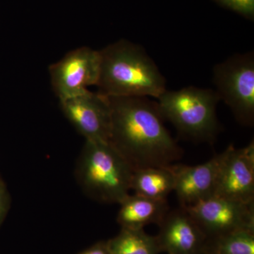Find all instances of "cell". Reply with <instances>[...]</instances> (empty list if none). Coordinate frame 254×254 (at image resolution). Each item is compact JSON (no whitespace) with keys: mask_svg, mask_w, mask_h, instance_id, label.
<instances>
[{"mask_svg":"<svg viewBox=\"0 0 254 254\" xmlns=\"http://www.w3.org/2000/svg\"><path fill=\"white\" fill-rule=\"evenodd\" d=\"M111 110L110 142L133 171L168 167L183 150L164 125L157 102L147 97H108Z\"/></svg>","mask_w":254,"mask_h":254,"instance_id":"obj_1","label":"cell"},{"mask_svg":"<svg viewBox=\"0 0 254 254\" xmlns=\"http://www.w3.org/2000/svg\"><path fill=\"white\" fill-rule=\"evenodd\" d=\"M99 51L101 94L158 98L166 91V79L141 46L123 39Z\"/></svg>","mask_w":254,"mask_h":254,"instance_id":"obj_2","label":"cell"},{"mask_svg":"<svg viewBox=\"0 0 254 254\" xmlns=\"http://www.w3.org/2000/svg\"><path fill=\"white\" fill-rule=\"evenodd\" d=\"M133 170L110 141L86 140L77 177L87 195L98 201L121 203L129 195Z\"/></svg>","mask_w":254,"mask_h":254,"instance_id":"obj_3","label":"cell"},{"mask_svg":"<svg viewBox=\"0 0 254 254\" xmlns=\"http://www.w3.org/2000/svg\"><path fill=\"white\" fill-rule=\"evenodd\" d=\"M159 110L182 137L212 143L220 131L216 108L220 101L215 90L188 86L166 90L158 97Z\"/></svg>","mask_w":254,"mask_h":254,"instance_id":"obj_4","label":"cell"},{"mask_svg":"<svg viewBox=\"0 0 254 254\" xmlns=\"http://www.w3.org/2000/svg\"><path fill=\"white\" fill-rule=\"evenodd\" d=\"M213 81L220 100L231 110L241 125L254 124V55L253 52L232 55L217 64Z\"/></svg>","mask_w":254,"mask_h":254,"instance_id":"obj_5","label":"cell"},{"mask_svg":"<svg viewBox=\"0 0 254 254\" xmlns=\"http://www.w3.org/2000/svg\"><path fill=\"white\" fill-rule=\"evenodd\" d=\"M99 50L81 47L68 52L49 66L52 87L61 100L73 98L97 86L99 79Z\"/></svg>","mask_w":254,"mask_h":254,"instance_id":"obj_6","label":"cell"},{"mask_svg":"<svg viewBox=\"0 0 254 254\" xmlns=\"http://www.w3.org/2000/svg\"><path fill=\"white\" fill-rule=\"evenodd\" d=\"M206 237L222 236L242 230H254V202L245 203L212 195L185 207Z\"/></svg>","mask_w":254,"mask_h":254,"instance_id":"obj_7","label":"cell"},{"mask_svg":"<svg viewBox=\"0 0 254 254\" xmlns=\"http://www.w3.org/2000/svg\"><path fill=\"white\" fill-rule=\"evenodd\" d=\"M214 195L245 203L254 202V143L245 148L229 145L220 153Z\"/></svg>","mask_w":254,"mask_h":254,"instance_id":"obj_8","label":"cell"},{"mask_svg":"<svg viewBox=\"0 0 254 254\" xmlns=\"http://www.w3.org/2000/svg\"><path fill=\"white\" fill-rule=\"evenodd\" d=\"M60 103L64 116L86 140L109 141L111 110L108 96L88 91Z\"/></svg>","mask_w":254,"mask_h":254,"instance_id":"obj_9","label":"cell"},{"mask_svg":"<svg viewBox=\"0 0 254 254\" xmlns=\"http://www.w3.org/2000/svg\"><path fill=\"white\" fill-rule=\"evenodd\" d=\"M157 237L162 251L169 254H203L206 235L185 207L169 210L158 224Z\"/></svg>","mask_w":254,"mask_h":254,"instance_id":"obj_10","label":"cell"},{"mask_svg":"<svg viewBox=\"0 0 254 254\" xmlns=\"http://www.w3.org/2000/svg\"><path fill=\"white\" fill-rule=\"evenodd\" d=\"M220 159L218 154L195 166L170 165L175 177L174 191L180 206H190L214 195Z\"/></svg>","mask_w":254,"mask_h":254,"instance_id":"obj_11","label":"cell"},{"mask_svg":"<svg viewBox=\"0 0 254 254\" xmlns=\"http://www.w3.org/2000/svg\"><path fill=\"white\" fill-rule=\"evenodd\" d=\"M118 221L123 228L139 230L161 222L169 210L168 200H157L139 195H128L122 202Z\"/></svg>","mask_w":254,"mask_h":254,"instance_id":"obj_12","label":"cell"},{"mask_svg":"<svg viewBox=\"0 0 254 254\" xmlns=\"http://www.w3.org/2000/svg\"><path fill=\"white\" fill-rule=\"evenodd\" d=\"M175 188L171 168L152 167L133 171L131 190L134 194L157 200H165Z\"/></svg>","mask_w":254,"mask_h":254,"instance_id":"obj_13","label":"cell"},{"mask_svg":"<svg viewBox=\"0 0 254 254\" xmlns=\"http://www.w3.org/2000/svg\"><path fill=\"white\" fill-rule=\"evenodd\" d=\"M106 246L110 254H158L162 251L157 237L147 235L143 229L123 228Z\"/></svg>","mask_w":254,"mask_h":254,"instance_id":"obj_14","label":"cell"},{"mask_svg":"<svg viewBox=\"0 0 254 254\" xmlns=\"http://www.w3.org/2000/svg\"><path fill=\"white\" fill-rule=\"evenodd\" d=\"M254 230H242L214 237L205 254H254Z\"/></svg>","mask_w":254,"mask_h":254,"instance_id":"obj_15","label":"cell"},{"mask_svg":"<svg viewBox=\"0 0 254 254\" xmlns=\"http://www.w3.org/2000/svg\"><path fill=\"white\" fill-rule=\"evenodd\" d=\"M227 9L232 10L244 17L253 21L254 0H214Z\"/></svg>","mask_w":254,"mask_h":254,"instance_id":"obj_16","label":"cell"},{"mask_svg":"<svg viewBox=\"0 0 254 254\" xmlns=\"http://www.w3.org/2000/svg\"><path fill=\"white\" fill-rule=\"evenodd\" d=\"M9 205V197L4 183L0 180V224L6 215Z\"/></svg>","mask_w":254,"mask_h":254,"instance_id":"obj_17","label":"cell"},{"mask_svg":"<svg viewBox=\"0 0 254 254\" xmlns=\"http://www.w3.org/2000/svg\"><path fill=\"white\" fill-rule=\"evenodd\" d=\"M80 254H110L106 243H100Z\"/></svg>","mask_w":254,"mask_h":254,"instance_id":"obj_18","label":"cell"}]
</instances>
